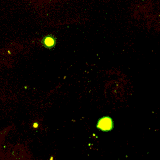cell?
I'll use <instances>...</instances> for the list:
<instances>
[{"mask_svg":"<svg viewBox=\"0 0 160 160\" xmlns=\"http://www.w3.org/2000/svg\"><path fill=\"white\" fill-rule=\"evenodd\" d=\"M42 43L45 47L50 48L55 45L56 41L53 37L51 36H47L43 38Z\"/></svg>","mask_w":160,"mask_h":160,"instance_id":"cell-2","label":"cell"},{"mask_svg":"<svg viewBox=\"0 0 160 160\" xmlns=\"http://www.w3.org/2000/svg\"><path fill=\"white\" fill-rule=\"evenodd\" d=\"M96 128L103 132L111 131L114 128V121L109 116H102L98 119Z\"/></svg>","mask_w":160,"mask_h":160,"instance_id":"cell-1","label":"cell"}]
</instances>
